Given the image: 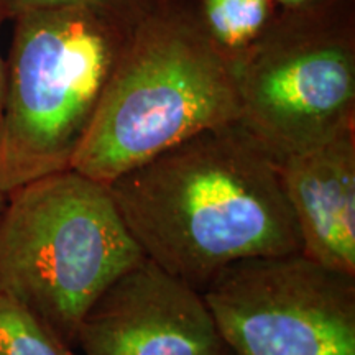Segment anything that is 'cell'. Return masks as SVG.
Segmentation results:
<instances>
[{"label": "cell", "instance_id": "cell-5", "mask_svg": "<svg viewBox=\"0 0 355 355\" xmlns=\"http://www.w3.org/2000/svg\"><path fill=\"white\" fill-rule=\"evenodd\" d=\"M241 125L275 162L355 123V0L278 8L232 61Z\"/></svg>", "mask_w": 355, "mask_h": 355}, {"label": "cell", "instance_id": "cell-9", "mask_svg": "<svg viewBox=\"0 0 355 355\" xmlns=\"http://www.w3.org/2000/svg\"><path fill=\"white\" fill-rule=\"evenodd\" d=\"M199 24L232 63L277 15L275 0H193Z\"/></svg>", "mask_w": 355, "mask_h": 355}, {"label": "cell", "instance_id": "cell-2", "mask_svg": "<svg viewBox=\"0 0 355 355\" xmlns=\"http://www.w3.org/2000/svg\"><path fill=\"white\" fill-rule=\"evenodd\" d=\"M237 117L232 63L188 0L132 30L71 170L107 184L196 133L237 123Z\"/></svg>", "mask_w": 355, "mask_h": 355}, {"label": "cell", "instance_id": "cell-13", "mask_svg": "<svg viewBox=\"0 0 355 355\" xmlns=\"http://www.w3.org/2000/svg\"><path fill=\"white\" fill-rule=\"evenodd\" d=\"M318 2V0H275L278 8H298L309 6V3Z\"/></svg>", "mask_w": 355, "mask_h": 355}, {"label": "cell", "instance_id": "cell-14", "mask_svg": "<svg viewBox=\"0 0 355 355\" xmlns=\"http://www.w3.org/2000/svg\"><path fill=\"white\" fill-rule=\"evenodd\" d=\"M6 202H7V193H3V191L0 189V216H2L3 207H6Z\"/></svg>", "mask_w": 355, "mask_h": 355}, {"label": "cell", "instance_id": "cell-4", "mask_svg": "<svg viewBox=\"0 0 355 355\" xmlns=\"http://www.w3.org/2000/svg\"><path fill=\"white\" fill-rule=\"evenodd\" d=\"M144 257L105 183L69 168L7 194L0 293L32 309L71 349L92 303Z\"/></svg>", "mask_w": 355, "mask_h": 355}, {"label": "cell", "instance_id": "cell-3", "mask_svg": "<svg viewBox=\"0 0 355 355\" xmlns=\"http://www.w3.org/2000/svg\"><path fill=\"white\" fill-rule=\"evenodd\" d=\"M0 109V189L71 168L135 26L61 6L12 19Z\"/></svg>", "mask_w": 355, "mask_h": 355}, {"label": "cell", "instance_id": "cell-8", "mask_svg": "<svg viewBox=\"0 0 355 355\" xmlns=\"http://www.w3.org/2000/svg\"><path fill=\"white\" fill-rule=\"evenodd\" d=\"M301 252L355 275V123L277 162Z\"/></svg>", "mask_w": 355, "mask_h": 355}, {"label": "cell", "instance_id": "cell-1", "mask_svg": "<svg viewBox=\"0 0 355 355\" xmlns=\"http://www.w3.org/2000/svg\"><path fill=\"white\" fill-rule=\"evenodd\" d=\"M107 188L146 259L198 291L234 261L301 252L277 162L237 123L196 133Z\"/></svg>", "mask_w": 355, "mask_h": 355}, {"label": "cell", "instance_id": "cell-12", "mask_svg": "<svg viewBox=\"0 0 355 355\" xmlns=\"http://www.w3.org/2000/svg\"><path fill=\"white\" fill-rule=\"evenodd\" d=\"M8 20L7 3L6 0H0V28H2L3 21ZM3 76H6V60H3L2 51H0V109H2V94H3Z\"/></svg>", "mask_w": 355, "mask_h": 355}, {"label": "cell", "instance_id": "cell-11", "mask_svg": "<svg viewBox=\"0 0 355 355\" xmlns=\"http://www.w3.org/2000/svg\"><path fill=\"white\" fill-rule=\"evenodd\" d=\"M183 2H188V0H6L8 20L21 12L35 10V8L83 6L107 13L130 26L139 25L141 20L153 13Z\"/></svg>", "mask_w": 355, "mask_h": 355}, {"label": "cell", "instance_id": "cell-7", "mask_svg": "<svg viewBox=\"0 0 355 355\" xmlns=\"http://www.w3.org/2000/svg\"><path fill=\"white\" fill-rule=\"evenodd\" d=\"M76 347L84 355H232L201 291L146 257L92 303Z\"/></svg>", "mask_w": 355, "mask_h": 355}, {"label": "cell", "instance_id": "cell-10", "mask_svg": "<svg viewBox=\"0 0 355 355\" xmlns=\"http://www.w3.org/2000/svg\"><path fill=\"white\" fill-rule=\"evenodd\" d=\"M0 355H74V352L32 309L0 293Z\"/></svg>", "mask_w": 355, "mask_h": 355}, {"label": "cell", "instance_id": "cell-6", "mask_svg": "<svg viewBox=\"0 0 355 355\" xmlns=\"http://www.w3.org/2000/svg\"><path fill=\"white\" fill-rule=\"evenodd\" d=\"M201 295L232 355H355V275L303 252L234 261Z\"/></svg>", "mask_w": 355, "mask_h": 355}]
</instances>
